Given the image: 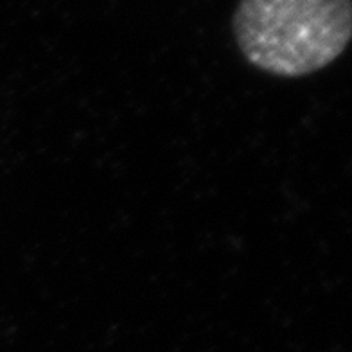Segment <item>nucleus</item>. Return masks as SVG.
<instances>
[{"instance_id":"1","label":"nucleus","mask_w":352,"mask_h":352,"mask_svg":"<svg viewBox=\"0 0 352 352\" xmlns=\"http://www.w3.org/2000/svg\"><path fill=\"white\" fill-rule=\"evenodd\" d=\"M234 36L255 69L302 78L338 60L352 36V0H239Z\"/></svg>"}]
</instances>
